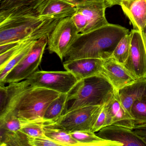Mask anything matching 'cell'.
<instances>
[{
  "instance_id": "13",
  "label": "cell",
  "mask_w": 146,
  "mask_h": 146,
  "mask_svg": "<svg viewBox=\"0 0 146 146\" xmlns=\"http://www.w3.org/2000/svg\"><path fill=\"white\" fill-rule=\"evenodd\" d=\"M104 60L85 58L65 61L63 63L66 70L71 72L78 81L102 74Z\"/></svg>"
},
{
  "instance_id": "14",
  "label": "cell",
  "mask_w": 146,
  "mask_h": 146,
  "mask_svg": "<svg viewBox=\"0 0 146 146\" xmlns=\"http://www.w3.org/2000/svg\"><path fill=\"white\" fill-rule=\"evenodd\" d=\"M102 74L107 78L117 90L132 83L137 79L123 65L119 63L112 57L104 60Z\"/></svg>"
},
{
  "instance_id": "12",
  "label": "cell",
  "mask_w": 146,
  "mask_h": 146,
  "mask_svg": "<svg viewBox=\"0 0 146 146\" xmlns=\"http://www.w3.org/2000/svg\"><path fill=\"white\" fill-rule=\"evenodd\" d=\"M96 135L102 139L117 142L123 146H146L133 130L121 125H111L101 129Z\"/></svg>"
},
{
  "instance_id": "27",
  "label": "cell",
  "mask_w": 146,
  "mask_h": 146,
  "mask_svg": "<svg viewBox=\"0 0 146 146\" xmlns=\"http://www.w3.org/2000/svg\"><path fill=\"white\" fill-rule=\"evenodd\" d=\"M29 141L31 146H62L59 143L52 141L46 136L36 137L29 136Z\"/></svg>"
},
{
  "instance_id": "21",
  "label": "cell",
  "mask_w": 146,
  "mask_h": 146,
  "mask_svg": "<svg viewBox=\"0 0 146 146\" xmlns=\"http://www.w3.org/2000/svg\"><path fill=\"white\" fill-rule=\"evenodd\" d=\"M1 146H30L29 136L22 131L13 132L0 128Z\"/></svg>"
},
{
  "instance_id": "17",
  "label": "cell",
  "mask_w": 146,
  "mask_h": 146,
  "mask_svg": "<svg viewBox=\"0 0 146 146\" xmlns=\"http://www.w3.org/2000/svg\"><path fill=\"white\" fill-rule=\"evenodd\" d=\"M118 91L122 104L130 113L134 102L146 96V78L137 79Z\"/></svg>"
},
{
  "instance_id": "1",
  "label": "cell",
  "mask_w": 146,
  "mask_h": 146,
  "mask_svg": "<svg viewBox=\"0 0 146 146\" xmlns=\"http://www.w3.org/2000/svg\"><path fill=\"white\" fill-rule=\"evenodd\" d=\"M60 93L33 87L27 80L0 87V120L15 116L28 122L43 121L47 108Z\"/></svg>"
},
{
  "instance_id": "31",
  "label": "cell",
  "mask_w": 146,
  "mask_h": 146,
  "mask_svg": "<svg viewBox=\"0 0 146 146\" xmlns=\"http://www.w3.org/2000/svg\"><path fill=\"white\" fill-rule=\"evenodd\" d=\"M143 36V40H144V43H145V46L146 48V26L144 28L143 31L142 33Z\"/></svg>"
},
{
  "instance_id": "9",
  "label": "cell",
  "mask_w": 146,
  "mask_h": 146,
  "mask_svg": "<svg viewBox=\"0 0 146 146\" xmlns=\"http://www.w3.org/2000/svg\"><path fill=\"white\" fill-rule=\"evenodd\" d=\"M103 106L77 108L64 114L54 122L70 132L76 131H91Z\"/></svg>"
},
{
  "instance_id": "30",
  "label": "cell",
  "mask_w": 146,
  "mask_h": 146,
  "mask_svg": "<svg viewBox=\"0 0 146 146\" xmlns=\"http://www.w3.org/2000/svg\"><path fill=\"white\" fill-rule=\"evenodd\" d=\"M108 7H111L114 5H120L122 0H104Z\"/></svg>"
},
{
  "instance_id": "15",
  "label": "cell",
  "mask_w": 146,
  "mask_h": 146,
  "mask_svg": "<svg viewBox=\"0 0 146 146\" xmlns=\"http://www.w3.org/2000/svg\"><path fill=\"white\" fill-rule=\"evenodd\" d=\"M104 107L106 111L107 126L116 125L134 129L132 117L122 104L118 90H115L111 99Z\"/></svg>"
},
{
  "instance_id": "22",
  "label": "cell",
  "mask_w": 146,
  "mask_h": 146,
  "mask_svg": "<svg viewBox=\"0 0 146 146\" xmlns=\"http://www.w3.org/2000/svg\"><path fill=\"white\" fill-rule=\"evenodd\" d=\"M130 114L133 119L134 128L146 125V96L134 102Z\"/></svg>"
},
{
  "instance_id": "5",
  "label": "cell",
  "mask_w": 146,
  "mask_h": 146,
  "mask_svg": "<svg viewBox=\"0 0 146 146\" xmlns=\"http://www.w3.org/2000/svg\"><path fill=\"white\" fill-rule=\"evenodd\" d=\"M104 0H83L76 5L71 17L79 34H84L109 24L106 19L107 8Z\"/></svg>"
},
{
  "instance_id": "20",
  "label": "cell",
  "mask_w": 146,
  "mask_h": 146,
  "mask_svg": "<svg viewBox=\"0 0 146 146\" xmlns=\"http://www.w3.org/2000/svg\"><path fill=\"white\" fill-rule=\"evenodd\" d=\"M68 95L61 94L50 103L43 116L44 123L55 122L64 114Z\"/></svg>"
},
{
  "instance_id": "24",
  "label": "cell",
  "mask_w": 146,
  "mask_h": 146,
  "mask_svg": "<svg viewBox=\"0 0 146 146\" xmlns=\"http://www.w3.org/2000/svg\"><path fill=\"white\" fill-rule=\"evenodd\" d=\"M131 36L129 34L123 37L119 41L111 57L123 65L127 59L130 47Z\"/></svg>"
},
{
  "instance_id": "2",
  "label": "cell",
  "mask_w": 146,
  "mask_h": 146,
  "mask_svg": "<svg viewBox=\"0 0 146 146\" xmlns=\"http://www.w3.org/2000/svg\"><path fill=\"white\" fill-rule=\"evenodd\" d=\"M129 32L124 27L109 23L88 33L79 34L65 56V61L110 58L119 41Z\"/></svg>"
},
{
  "instance_id": "8",
  "label": "cell",
  "mask_w": 146,
  "mask_h": 146,
  "mask_svg": "<svg viewBox=\"0 0 146 146\" xmlns=\"http://www.w3.org/2000/svg\"><path fill=\"white\" fill-rule=\"evenodd\" d=\"M47 44V36L37 40L29 54L8 73L0 84L21 82L34 74L41 62Z\"/></svg>"
},
{
  "instance_id": "6",
  "label": "cell",
  "mask_w": 146,
  "mask_h": 146,
  "mask_svg": "<svg viewBox=\"0 0 146 146\" xmlns=\"http://www.w3.org/2000/svg\"><path fill=\"white\" fill-rule=\"evenodd\" d=\"M26 80L33 87L68 94L79 81L71 72L65 71H36Z\"/></svg>"
},
{
  "instance_id": "28",
  "label": "cell",
  "mask_w": 146,
  "mask_h": 146,
  "mask_svg": "<svg viewBox=\"0 0 146 146\" xmlns=\"http://www.w3.org/2000/svg\"><path fill=\"white\" fill-rule=\"evenodd\" d=\"M34 0H0V11L13 9L29 4Z\"/></svg>"
},
{
  "instance_id": "33",
  "label": "cell",
  "mask_w": 146,
  "mask_h": 146,
  "mask_svg": "<svg viewBox=\"0 0 146 146\" xmlns=\"http://www.w3.org/2000/svg\"><path fill=\"white\" fill-rule=\"evenodd\" d=\"M141 137V138L142 139L143 141L144 142V143H145L146 145V137H143V136H140Z\"/></svg>"
},
{
  "instance_id": "7",
  "label": "cell",
  "mask_w": 146,
  "mask_h": 146,
  "mask_svg": "<svg viewBox=\"0 0 146 146\" xmlns=\"http://www.w3.org/2000/svg\"><path fill=\"white\" fill-rule=\"evenodd\" d=\"M79 33L71 17L60 19L48 37V49L61 60L64 58Z\"/></svg>"
},
{
  "instance_id": "3",
  "label": "cell",
  "mask_w": 146,
  "mask_h": 146,
  "mask_svg": "<svg viewBox=\"0 0 146 146\" xmlns=\"http://www.w3.org/2000/svg\"><path fill=\"white\" fill-rule=\"evenodd\" d=\"M115 90L103 74L82 79L68 94L64 114L84 107L104 106L111 99Z\"/></svg>"
},
{
  "instance_id": "26",
  "label": "cell",
  "mask_w": 146,
  "mask_h": 146,
  "mask_svg": "<svg viewBox=\"0 0 146 146\" xmlns=\"http://www.w3.org/2000/svg\"><path fill=\"white\" fill-rule=\"evenodd\" d=\"M44 122H31L22 127L20 131L31 137H43L46 136L43 129Z\"/></svg>"
},
{
  "instance_id": "11",
  "label": "cell",
  "mask_w": 146,
  "mask_h": 146,
  "mask_svg": "<svg viewBox=\"0 0 146 146\" xmlns=\"http://www.w3.org/2000/svg\"><path fill=\"white\" fill-rule=\"evenodd\" d=\"M76 5L65 0H40L37 15L44 19H62L74 14Z\"/></svg>"
},
{
  "instance_id": "23",
  "label": "cell",
  "mask_w": 146,
  "mask_h": 146,
  "mask_svg": "<svg viewBox=\"0 0 146 146\" xmlns=\"http://www.w3.org/2000/svg\"><path fill=\"white\" fill-rule=\"evenodd\" d=\"M37 41V40L31 42L14 56L3 68L0 69V83L3 82L8 73L29 54Z\"/></svg>"
},
{
  "instance_id": "25",
  "label": "cell",
  "mask_w": 146,
  "mask_h": 146,
  "mask_svg": "<svg viewBox=\"0 0 146 146\" xmlns=\"http://www.w3.org/2000/svg\"><path fill=\"white\" fill-rule=\"evenodd\" d=\"M31 122H28L15 116H10L0 120V128L9 131L17 132L22 127Z\"/></svg>"
},
{
  "instance_id": "4",
  "label": "cell",
  "mask_w": 146,
  "mask_h": 146,
  "mask_svg": "<svg viewBox=\"0 0 146 146\" xmlns=\"http://www.w3.org/2000/svg\"><path fill=\"white\" fill-rule=\"evenodd\" d=\"M60 20L28 16L0 23V45L23 40L39 32L54 29Z\"/></svg>"
},
{
  "instance_id": "16",
  "label": "cell",
  "mask_w": 146,
  "mask_h": 146,
  "mask_svg": "<svg viewBox=\"0 0 146 146\" xmlns=\"http://www.w3.org/2000/svg\"><path fill=\"white\" fill-rule=\"evenodd\" d=\"M120 6L133 29L142 34L146 26V0H122Z\"/></svg>"
},
{
  "instance_id": "29",
  "label": "cell",
  "mask_w": 146,
  "mask_h": 146,
  "mask_svg": "<svg viewBox=\"0 0 146 146\" xmlns=\"http://www.w3.org/2000/svg\"><path fill=\"white\" fill-rule=\"evenodd\" d=\"M106 126H107V114L104 105L92 127L91 131L97 132Z\"/></svg>"
},
{
  "instance_id": "10",
  "label": "cell",
  "mask_w": 146,
  "mask_h": 146,
  "mask_svg": "<svg viewBox=\"0 0 146 146\" xmlns=\"http://www.w3.org/2000/svg\"><path fill=\"white\" fill-rule=\"evenodd\" d=\"M129 52L124 66L136 78H146V48L141 33L131 30Z\"/></svg>"
},
{
  "instance_id": "19",
  "label": "cell",
  "mask_w": 146,
  "mask_h": 146,
  "mask_svg": "<svg viewBox=\"0 0 146 146\" xmlns=\"http://www.w3.org/2000/svg\"><path fill=\"white\" fill-rule=\"evenodd\" d=\"M70 133L81 146H123L119 143L102 139L91 130L76 131Z\"/></svg>"
},
{
  "instance_id": "18",
  "label": "cell",
  "mask_w": 146,
  "mask_h": 146,
  "mask_svg": "<svg viewBox=\"0 0 146 146\" xmlns=\"http://www.w3.org/2000/svg\"><path fill=\"white\" fill-rule=\"evenodd\" d=\"M43 129L46 136L62 146H81L80 143L72 136L70 131L54 122L44 123Z\"/></svg>"
},
{
  "instance_id": "32",
  "label": "cell",
  "mask_w": 146,
  "mask_h": 146,
  "mask_svg": "<svg viewBox=\"0 0 146 146\" xmlns=\"http://www.w3.org/2000/svg\"><path fill=\"white\" fill-rule=\"evenodd\" d=\"M65 1H70V2H72V3H75V4H77L78 2L82 1L83 0H65Z\"/></svg>"
}]
</instances>
